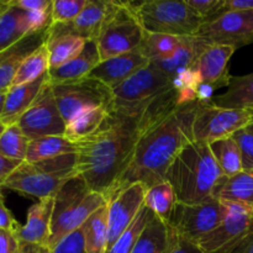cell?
Returning <instances> with one entry per match:
<instances>
[{"instance_id": "obj_1", "label": "cell", "mask_w": 253, "mask_h": 253, "mask_svg": "<svg viewBox=\"0 0 253 253\" xmlns=\"http://www.w3.org/2000/svg\"><path fill=\"white\" fill-rule=\"evenodd\" d=\"M177 105L178 94L173 89L143 113H126L110 106L98 130L76 143L77 174L93 192L105 197L125 170L146 127Z\"/></svg>"}, {"instance_id": "obj_2", "label": "cell", "mask_w": 253, "mask_h": 253, "mask_svg": "<svg viewBox=\"0 0 253 253\" xmlns=\"http://www.w3.org/2000/svg\"><path fill=\"white\" fill-rule=\"evenodd\" d=\"M202 103L182 104L156 119L138 138L123 174L116 179L106 202L128 185L141 183L146 189L166 180L175 156L193 141V121Z\"/></svg>"}, {"instance_id": "obj_3", "label": "cell", "mask_w": 253, "mask_h": 253, "mask_svg": "<svg viewBox=\"0 0 253 253\" xmlns=\"http://www.w3.org/2000/svg\"><path fill=\"white\" fill-rule=\"evenodd\" d=\"M225 174L212 157L209 143L193 140L175 156L166 174L177 203L197 205L215 199Z\"/></svg>"}, {"instance_id": "obj_4", "label": "cell", "mask_w": 253, "mask_h": 253, "mask_svg": "<svg viewBox=\"0 0 253 253\" xmlns=\"http://www.w3.org/2000/svg\"><path fill=\"white\" fill-rule=\"evenodd\" d=\"M106 204L105 197L93 192L78 174L69 179L54 197L48 249L81 229L91 214Z\"/></svg>"}, {"instance_id": "obj_5", "label": "cell", "mask_w": 253, "mask_h": 253, "mask_svg": "<svg viewBox=\"0 0 253 253\" xmlns=\"http://www.w3.org/2000/svg\"><path fill=\"white\" fill-rule=\"evenodd\" d=\"M77 153L42 162H22L2 188L39 200L54 198L61 188L77 175Z\"/></svg>"}, {"instance_id": "obj_6", "label": "cell", "mask_w": 253, "mask_h": 253, "mask_svg": "<svg viewBox=\"0 0 253 253\" xmlns=\"http://www.w3.org/2000/svg\"><path fill=\"white\" fill-rule=\"evenodd\" d=\"M145 34L133 2L109 0L105 19L95 41L101 61L137 49Z\"/></svg>"}, {"instance_id": "obj_7", "label": "cell", "mask_w": 253, "mask_h": 253, "mask_svg": "<svg viewBox=\"0 0 253 253\" xmlns=\"http://www.w3.org/2000/svg\"><path fill=\"white\" fill-rule=\"evenodd\" d=\"M141 25L146 32L170 36H195L204 20L185 1L147 0L133 2Z\"/></svg>"}, {"instance_id": "obj_8", "label": "cell", "mask_w": 253, "mask_h": 253, "mask_svg": "<svg viewBox=\"0 0 253 253\" xmlns=\"http://www.w3.org/2000/svg\"><path fill=\"white\" fill-rule=\"evenodd\" d=\"M173 89V79L150 62L113 89L111 106L126 113H143Z\"/></svg>"}, {"instance_id": "obj_9", "label": "cell", "mask_w": 253, "mask_h": 253, "mask_svg": "<svg viewBox=\"0 0 253 253\" xmlns=\"http://www.w3.org/2000/svg\"><path fill=\"white\" fill-rule=\"evenodd\" d=\"M227 212L229 205L217 199L197 205L177 203L167 225L180 236L197 244L205 235L219 226Z\"/></svg>"}, {"instance_id": "obj_10", "label": "cell", "mask_w": 253, "mask_h": 253, "mask_svg": "<svg viewBox=\"0 0 253 253\" xmlns=\"http://www.w3.org/2000/svg\"><path fill=\"white\" fill-rule=\"evenodd\" d=\"M51 85L66 124L81 111L96 106L111 105L113 103V90L90 77L71 83Z\"/></svg>"}, {"instance_id": "obj_11", "label": "cell", "mask_w": 253, "mask_h": 253, "mask_svg": "<svg viewBox=\"0 0 253 253\" xmlns=\"http://www.w3.org/2000/svg\"><path fill=\"white\" fill-rule=\"evenodd\" d=\"M251 121L247 109L220 108L214 104H202L193 121V138L211 143L231 137L235 132L246 127Z\"/></svg>"}, {"instance_id": "obj_12", "label": "cell", "mask_w": 253, "mask_h": 253, "mask_svg": "<svg viewBox=\"0 0 253 253\" xmlns=\"http://www.w3.org/2000/svg\"><path fill=\"white\" fill-rule=\"evenodd\" d=\"M227 205L229 212L219 226L197 242L203 253H232L253 232V208Z\"/></svg>"}, {"instance_id": "obj_13", "label": "cell", "mask_w": 253, "mask_h": 253, "mask_svg": "<svg viewBox=\"0 0 253 253\" xmlns=\"http://www.w3.org/2000/svg\"><path fill=\"white\" fill-rule=\"evenodd\" d=\"M209 44H224L235 49L253 43V10L224 11L203 22L195 35Z\"/></svg>"}, {"instance_id": "obj_14", "label": "cell", "mask_w": 253, "mask_h": 253, "mask_svg": "<svg viewBox=\"0 0 253 253\" xmlns=\"http://www.w3.org/2000/svg\"><path fill=\"white\" fill-rule=\"evenodd\" d=\"M16 124L30 141L46 136H64L66 121L62 118L49 82L44 84Z\"/></svg>"}, {"instance_id": "obj_15", "label": "cell", "mask_w": 253, "mask_h": 253, "mask_svg": "<svg viewBox=\"0 0 253 253\" xmlns=\"http://www.w3.org/2000/svg\"><path fill=\"white\" fill-rule=\"evenodd\" d=\"M146 188L141 183L128 185L108 202V250L127 230L145 204Z\"/></svg>"}, {"instance_id": "obj_16", "label": "cell", "mask_w": 253, "mask_h": 253, "mask_svg": "<svg viewBox=\"0 0 253 253\" xmlns=\"http://www.w3.org/2000/svg\"><path fill=\"white\" fill-rule=\"evenodd\" d=\"M236 49L224 44H208L195 61L194 71L200 83L219 89L229 86L232 76L229 73V62Z\"/></svg>"}, {"instance_id": "obj_17", "label": "cell", "mask_w": 253, "mask_h": 253, "mask_svg": "<svg viewBox=\"0 0 253 253\" xmlns=\"http://www.w3.org/2000/svg\"><path fill=\"white\" fill-rule=\"evenodd\" d=\"M109 0H88L83 11L71 22L52 24L47 37L74 35L85 41H96L105 19Z\"/></svg>"}, {"instance_id": "obj_18", "label": "cell", "mask_w": 253, "mask_h": 253, "mask_svg": "<svg viewBox=\"0 0 253 253\" xmlns=\"http://www.w3.org/2000/svg\"><path fill=\"white\" fill-rule=\"evenodd\" d=\"M148 63L150 61L146 58L140 48H137L127 53L119 54L101 61L89 74V77L101 82L104 85L113 90Z\"/></svg>"}, {"instance_id": "obj_19", "label": "cell", "mask_w": 253, "mask_h": 253, "mask_svg": "<svg viewBox=\"0 0 253 253\" xmlns=\"http://www.w3.org/2000/svg\"><path fill=\"white\" fill-rule=\"evenodd\" d=\"M53 204L54 198H46L39 200L30 208L26 224L20 225L15 234L20 244L37 245L48 249Z\"/></svg>"}, {"instance_id": "obj_20", "label": "cell", "mask_w": 253, "mask_h": 253, "mask_svg": "<svg viewBox=\"0 0 253 253\" xmlns=\"http://www.w3.org/2000/svg\"><path fill=\"white\" fill-rule=\"evenodd\" d=\"M47 31L48 29L46 31L27 35L14 46L0 52V91L11 88L20 64L30 53L46 42Z\"/></svg>"}, {"instance_id": "obj_21", "label": "cell", "mask_w": 253, "mask_h": 253, "mask_svg": "<svg viewBox=\"0 0 253 253\" xmlns=\"http://www.w3.org/2000/svg\"><path fill=\"white\" fill-rule=\"evenodd\" d=\"M101 62L95 41H86L83 51L58 68L49 69L48 82L51 84L71 83L88 78L93 69Z\"/></svg>"}, {"instance_id": "obj_22", "label": "cell", "mask_w": 253, "mask_h": 253, "mask_svg": "<svg viewBox=\"0 0 253 253\" xmlns=\"http://www.w3.org/2000/svg\"><path fill=\"white\" fill-rule=\"evenodd\" d=\"M47 82H48V72L37 78L36 81L9 88V90L6 91L4 111L0 121L6 126L16 124L25 111L32 105Z\"/></svg>"}, {"instance_id": "obj_23", "label": "cell", "mask_w": 253, "mask_h": 253, "mask_svg": "<svg viewBox=\"0 0 253 253\" xmlns=\"http://www.w3.org/2000/svg\"><path fill=\"white\" fill-rule=\"evenodd\" d=\"M208 44L209 43L197 36L182 37L179 47L170 58L155 61L152 63L173 79L180 72L192 68L200 53L207 48Z\"/></svg>"}, {"instance_id": "obj_24", "label": "cell", "mask_w": 253, "mask_h": 253, "mask_svg": "<svg viewBox=\"0 0 253 253\" xmlns=\"http://www.w3.org/2000/svg\"><path fill=\"white\" fill-rule=\"evenodd\" d=\"M215 199L227 204H241L253 208V172H242L226 177L215 192Z\"/></svg>"}, {"instance_id": "obj_25", "label": "cell", "mask_w": 253, "mask_h": 253, "mask_svg": "<svg viewBox=\"0 0 253 253\" xmlns=\"http://www.w3.org/2000/svg\"><path fill=\"white\" fill-rule=\"evenodd\" d=\"M211 104L220 108L253 109V73L232 77L227 90L215 95Z\"/></svg>"}, {"instance_id": "obj_26", "label": "cell", "mask_w": 253, "mask_h": 253, "mask_svg": "<svg viewBox=\"0 0 253 253\" xmlns=\"http://www.w3.org/2000/svg\"><path fill=\"white\" fill-rule=\"evenodd\" d=\"M71 153H77L76 143L64 136H46L30 141L25 162H42Z\"/></svg>"}, {"instance_id": "obj_27", "label": "cell", "mask_w": 253, "mask_h": 253, "mask_svg": "<svg viewBox=\"0 0 253 253\" xmlns=\"http://www.w3.org/2000/svg\"><path fill=\"white\" fill-rule=\"evenodd\" d=\"M82 231L86 253H106L109 236L108 204L89 216L82 226Z\"/></svg>"}, {"instance_id": "obj_28", "label": "cell", "mask_w": 253, "mask_h": 253, "mask_svg": "<svg viewBox=\"0 0 253 253\" xmlns=\"http://www.w3.org/2000/svg\"><path fill=\"white\" fill-rule=\"evenodd\" d=\"M110 106L111 105L96 106V108L86 109L77 114L71 121L66 124L64 137L68 138L71 142L77 143L90 136L103 124L104 119L106 118L110 110Z\"/></svg>"}, {"instance_id": "obj_29", "label": "cell", "mask_w": 253, "mask_h": 253, "mask_svg": "<svg viewBox=\"0 0 253 253\" xmlns=\"http://www.w3.org/2000/svg\"><path fill=\"white\" fill-rule=\"evenodd\" d=\"M30 34L26 22V12L11 6L7 0V7L0 14V52L26 37Z\"/></svg>"}, {"instance_id": "obj_30", "label": "cell", "mask_w": 253, "mask_h": 253, "mask_svg": "<svg viewBox=\"0 0 253 253\" xmlns=\"http://www.w3.org/2000/svg\"><path fill=\"white\" fill-rule=\"evenodd\" d=\"M168 249L169 226L155 215L143 229L131 253H167Z\"/></svg>"}, {"instance_id": "obj_31", "label": "cell", "mask_w": 253, "mask_h": 253, "mask_svg": "<svg viewBox=\"0 0 253 253\" xmlns=\"http://www.w3.org/2000/svg\"><path fill=\"white\" fill-rule=\"evenodd\" d=\"M46 46L49 53V69L58 68L78 56L85 46V40L74 35L47 37Z\"/></svg>"}, {"instance_id": "obj_32", "label": "cell", "mask_w": 253, "mask_h": 253, "mask_svg": "<svg viewBox=\"0 0 253 253\" xmlns=\"http://www.w3.org/2000/svg\"><path fill=\"white\" fill-rule=\"evenodd\" d=\"M177 204L174 190L172 185L165 180L146 189L145 205L152 210L153 214L168 224L172 212Z\"/></svg>"}, {"instance_id": "obj_33", "label": "cell", "mask_w": 253, "mask_h": 253, "mask_svg": "<svg viewBox=\"0 0 253 253\" xmlns=\"http://www.w3.org/2000/svg\"><path fill=\"white\" fill-rule=\"evenodd\" d=\"M209 147L212 157L226 177H231L244 170L240 148L232 136L214 141L209 143Z\"/></svg>"}, {"instance_id": "obj_34", "label": "cell", "mask_w": 253, "mask_h": 253, "mask_svg": "<svg viewBox=\"0 0 253 253\" xmlns=\"http://www.w3.org/2000/svg\"><path fill=\"white\" fill-rule=\"evenodd\" d=\"M49 71V53L47 49L46 43L40 46L30 53L26 58L20 64L16 72L12 85H21V84L30 83L36 81L37 78L42 77Z\"/></svg>"}, {"instance_id": "obj_35", "label": "cell", "mask_w": 253, "mask_h": 253, "mask_svg": "<svg viewBox=\"0 0 253 253\" xmlns=\"http://www.w3.org/2000/svg\"><path fill=\"white\" fill-rule=\"evenodd\" d=\"M180 42L182 37L146 32L142 43L138 48L150 62L163 61L170 58L175 53Z\"/></svg>"}, {"instance_id": "obj_36", "label": "cell", "mask_w": 253, "mask_h": 253, "mask_svg": "<svg viewBox=\"0 0 253 253\" xmlns=\"http://www.w3.org/2000/svg\"><path fill=\"white\" fill-rule=\"evenodd\" d=\"M153 216H155V214L152 212V210L143 204V207L141 208L140 212L137 214L136 219L133 220L132 224H131L130 226L127 227V230H126V231L119 237L118 241H116L115 244H114L108 251H106V253H131L132 252L138 237H140V235L142 234L143 229L147 226V224L151 221V219H152Z\"/></svg>"}, {"instance_id": "obj_37", "label": "cell", "mask_w": 253, "mask_h": 253, "mask_svg": "<svg viewBox=\"0 0 253 253\" xmlns=\"http://www.w3.org/2000/svg\"><path fill=\"white\" fill-rule=\"evenodd\" d=\"M29 145L30 140L22 132L20 126L17 124H12L6 126L2 135L0 136V155L25 162Z\"/></svg>"}, {"instance_id": "obj_38", "label": "cell", "mask_w": 253, "mask_h": 253, "mask_svg": "<svg viewBox=\"0 0 253 253\" xmlns=\"http://www.w3.org/2000/svg\"><path fill=\"white\" fill-rule=\"evenodd\" d=\"M88 0H53L52 1V24L71 22L83 11Z\"/></svg>"}, {"instance_id": "obj_39", "label": "cell", "mask_w": 253, "mask_h": 253, "mask_svg": "<svg viewBox=\"0 0 253 253\" xmlns=\"http://www.w3.org/2000/svg\"><path fill=\"white\" fill-rule=\"evenodd\" d=\"M232 137L240 148L242 168L245 172H253V133L244 127L235 132Z\"/></svg>"}, {"instance_id": "obj_40", "label": "cell", "mask_w": 253, "mask_h": 253, "mask_svg": "<svg viewBox=\"0 0 253 253\" xmlns=\"http://www.w3.org/2000/svg\"><path fill=\"white\" fill-rule=\"evenodd\" d=\"M185 2L205 22L221 14L225 0H185Z\"/></svg>"}, {"instance_id": "obj_41", "label": "cell", "mask_w": 253, "mask_h": 253, "mask_svg": "<svg viewBox=\"0 0 253 253\" xmlns=\"http://www.w3.org/2000/svg\"><path fill=\"white\" fill-rule=\"evenodd\" d=\"M51 253H86L82 227L59 241Z\"/></svg>"}, {"instance_id": "obj_42", "label": "cell", "mask_w": 253, "mask_h": 253, "mask_svg": "<svg viewBox=\"0 0 253 253\" xmlns=\"http://www.w3.org/2000/svg\"><path fill=\"white\" fill-rule=\"evenodd\" d=\"M169 226V225H168ZM167 253H203L197 244L180 236L169 226V249Z\"/></svg>"}, {"instance_id": "obj_43", "label": "cell", "mask_w": 253, "mask_h": 253, "mask_svg": "<svg viewBox=\"0 0 253 253\" xmlns=\"http://www.w3.org/2000/svg\"><path fill=\"white\" fill-rule=\"evenodd\" d=\"M20 225L17 220L12 216L10 210L7 209L4 202V195L1 194V189H0V229L6 230V231H11L16 234L19 230Z\"/></svg>"}, {"instance_id": "obj_44", "label": "cell", "mask_w": 253, "mask_h": 253, "mask_svg": "<svg viewBox=\"0 0 253 253\" xmlns=\"http://www.w3.org/2000/svg\"><path fill=\"white\" fill-rule=\"evenodd\" d=\"M53 0H9L11 6L17 7L24 11H42L52 7Z\"/></svg>"}, {"instance_id": "obj_45", "label": "cell", "mask_w": 253, "mask_h": 253, "mask_svg": "<svg viewBox=\"0 0 253 253\" xmlns=\"http://www.w3.org/2000/svg\"><path fill=\"white\" fill-rule=\"evenodd\" d=\"M20 241L11 231L0 229V253H17Z\"/></svg>"}, {"instance_id": "obj_46", "label": "cell", "mask_w": 253, "mask_h": 253, "mask_svg": "<svg viewBox=\"0 0 253 253\" xmlns=\"http://www.w3.org/2000/svg\"><path fill=\"white\" fill-rule=\"evenodd\" d=\"M21 163V161L11 160V158L0 155V188H2L4 183L9 179L10 175L16 170V168Z\"/></svg>"}, {"instance_id": "obj_47", "label": "cell", "mask_w": 253, "mask_h": 253, "mask_svg": "<svg viewBox=\"0 0 253 253\" xmlns=\"http://www.w3.org/2000/svg\"><path fill=\"white\" fill-rule=\"evenodd\" d=\"M253 10V0H225L224 11H251Z\"/></svg>"}, {"instance_id": "obj_48", "label": "cell", "mask_w": 253, "mask_h": 253, "mask_svg": "<svg viewBox=\"0 0 253 253\" xmlns=\"http://www.w3.org/2000/svg\"><path fill=\"white\" fill-rule=\"evenodd\" d=\"M232 253H253V232L247 236Z\"/></svg>"}, {"instance_id": "obj_49", "label": "cell", "mask_w": 253, "mask_h": 253, "mask_svg": "<svg viewBox=\"0 0 253 253\" xmlns=\"http://www.w3.org/2000/svg\"><path fill=\"white\" fill-rule=\"evenodd\" d=\"M6 91H0V119H1L2 111H4V105H5V99H6Z\"/></svg>"}, {"instance_id": "obj_50", "label": "cell", "mask_w": 253, "mask_h": 253, "mask_svg": "<svg viewBox=\"0 0 253 253\" xmlns=\"http://www.w3.org/2000/svg\"><path fill=\"white\" fill-rule=\"evenodd\" d=\"M247 110H249L250 114H251V121H250L249 125L246 126V128L253 133V109H247Z\"/></svg>"}, {"instance_id": "obj_51", "label": "cell", "mask_w": 253, "mask_h": 253, "mask_svg": "<svg viewBox=\"0 0 253 253\" xmlns=\"http://www.w3.org/2000/svg\"><path fill=\"white\" fill-rule=\"evenodd\" d=\"M7 7V0H0V14Z\"/></svg>"}, {"instance_id": "obj_52", "label": "cell", "mask_w": 253, "mask_h": 253, "mask_svg": "<svg viewBox=\"0 0 253 253\" xmlns=\"http://www.w3.org/2000/svg\"><path fill=\"white\" fill-rule=\"evenodd\" d=\"M5 128H6V125H5L4 123H1V121H0V136L2 135V132H4Z\"/></svg>"}]
</instances>
